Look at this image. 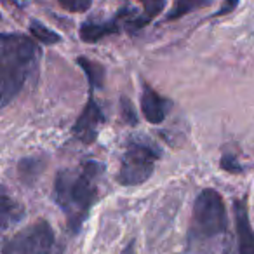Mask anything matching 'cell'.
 Wrapping results in <instances>:
<instances>
[{"label":"cell","instance_id":"1","mask_svg":"<svg viewBox=\"0 0 254 254\" xmlns=\"http://www.w3.org/2000/svg\"><path fill=\"white\" fill-rule=\"evenodd\" d=\"M103 173V164L87 160L78 167L61 169L56 174L54 202L63 211L71 235L80 233L92 205L98 202Z\"/></svg>","mask_w":254,"mask_h":254},{"label":"cell","instance_id":"2","mask_svg":"<svg viewBox=\"0 0 254 254\" xmlns=\"http://www.w3.org/2000/svg\"><path fill=\"white\" fill-rule=\"evenodd\" d=\"M187 249L193 254H228V216L221 195L212 188L198 193L187 233Z\"/></svg>","mask_w":254,"mask_h":254},{"label":"cell","instance_id":"3","mask_svg":"<svg viewBox=\"0 0 254 254\" xmlns=\"http://www.w3.org/2000/svg\"><path fill=\"white\" fill-rule=\"evenodd\" d=\"M40 49L23 33H4L0 39V82L2 108L21 92L30 73L39 66Z\"/></svg>","mask_w":254,"mask_h":254},{"label":"cell","instance_id":"4","mask_svg":"<svg viewBox=\"0 0 254 254\" xmlns=\"http://www.w3.org/2000/svg\"><path fill=\"white\" fill-rule=\"evenodd\" d=\"M159 159V150L145 141H129L126 146L117 180L122 187H138L150 180Z\"/></svg>","mask_w":254,"mask_h":254},{"label":"cell","instance_id":"5","mask_svg":"<svg viewBox=\"0 0 254 254\" xmlns=\"http://www.w3.org/2000/svg\"><path fill=\"white\" fill-rule=\"evenodd\" d=\"M54 249L56 237L53 228L46 219H39L5 239L2 254H54Z\"/></svg>","mask_w":254,"mask_h":254},{"label":"cell","instance_id":"6","mask_svg":"<svg viewBox=\"0 0 254 254\" xmlns=\"http://www.w3.org/2000/svg\"><path fill=\"white\" fill-rule=\"evenodd\" d=\"M103 124V113L99 105L92 98H89L87 105L84 106L80 117L77 119L73 126V134L77 136V139H80L82 143L89 145L98 138L99 126Z\"/></svg>","mask_w":254,"mask_h":254},{"label":"cell","instance_id":"7","mask_svg":"<svg viewBox=\"0 0 254 254\" xmlns=\"http://www.w3.org/2000/svg\"><path fill=\"white\" fill-rule=\"evenodd\" d=\"M233 216H235L237 240H239V254H254V230L249 221V212L244 200L233 202Z\"/></svg>","mask_w":254,"mask_h":254},{"label":"cell","instance_id":"8","mask_svg":"<svg viewBox=\"0 0 254 254\" xmlns=\"http://www.w3.org/2000/svg\"><path fill=\"white\" fill-rule=\"evenodd\" d=\"M141 112L150 124H162L169 112V101L148 84L141 87Z\"/></svg>","mask_w":254,"mask_h":254},{"label":"cell","instance_id":"9","mask_svg":"<svg viewBox=\"0 0 254 254\" xmlns=\"http://www.w3.org/2000/svg\"><path fill=\"white\" fill-rule=\"evenodd\" d=\"M120 16H117L115 19H108V21H87L80 26V39L87 44L98 42V40L105 39L108 35H113L120 30V23H119Z\"/></svg>","mask_w":254,"mask_h":254},{"label":"cell","instance_id":"10","mask_svg":"<svg viewBox=\"0 0 254 254\" xmlns=\"http://www.w3.org/2000/svg\"><path fill=\"white\" fill-rule=\"evenodd\" d=\"M25 218V209L16 200H12L7 195V191L2 190V202H0V221L2 230H7L11 225H16L18 221Z\"/></svg>","mask_w":254,"mask_h":254},{"label":"cell","instance_id":"11","mask_svg":"<svg viewBox=\"0 0 254 254\" xmlns=\"http://www.w3.org/2000/svg\"><path fill=\"white\" fill-rule=\"evenodd\" d=\"M212 4V0H174L173 7H171L169 14H167V21H176V19L187 16L188 12L197 11V9L209 7Z\"/></svg>","mask_w":254,"mask_h":254},{"label":"cell","instance_id":"12","mask_svg":"<svg viewBox=\"0 0 254 254\" xmlns=\"http://www.w3.org/2000/svg\"><path fill=\"white\" fill-rule=\"evenodd\" d=\"M78 64L84 70L87 82L92 89H99L103 87V82H105V68L99 63H94L91 60H85V58H78Z\"/></svg>","mask_w":254,"mask_h":254},{"label":"cell","instance_id":"13","mask_svg":"<svg viewBox=\"0 0 254 254\" xmlns=\"http://www.w3.org/2000/svg\"><path fill=\"white\" fill-rule=\"evenodd\" d=\"M30 33H32L33 39L39 40L40 44H46V46H53V44L61 42V37L56 32H53L51 28H47L46 25L35 21V19L30 23Z\"/></svg>","mask_w":254,"mask_h":254},{"label":"cell","instance_id":"14","mask_svg":"<svg viewBox=\"0 0 254 254\" xmlns=\"http://www.w3.org/2000/svg\"><path fill=\"white\" fill-rule=\"evenodd\" d=\"M138 2H141V5H143V16L150 21V19L155 18L159 12L164 11L167 0H138Z\"/></svg>","mask_w":254,"mask_h":254},{"label":"cell","instance_id":"15","mask_svg":"<svg viewBox=\"0 0 254 254\" xmlns=\"http://www.w3.org/2000/svg\"><path fill=\"white\" fill-rule=\"evenodd\" d=\"M58 4L68 12H85L91 9L92 0H58Z\"/></svg>","mask_w":254,"mask_h":254},{"label":"cell","instance_id":"16","mask_svg":"<svg viewBox=\"0 0 254 254\" xmlns=\"http://www.w3.org/2000/svg\"><path fill=\"white\" fill-rule=\"evenodd\" d=\"M40 171V160L35 159H28V160H23L19 164V173H21V178L25 181H32L33 178L37 176V173Z\"/></svg>","mask_w":254,"mask_h":254},{"label":"cell","instance_id":"17","mask_svg":"<svg viewBox=\"0 0 254 254\" xmlns=\"http://www.w3.org/2000/svg\"><path fill=\"white\" fill-rule=\"evenodd\" d=\"M221 167L233 174L242 173V167H240L239 160H237V157L233 155V153H225V155L221 157Z\"/></svg>","mask_w":254,"mask_h":254},{"label":"cell","instance_id":"18","mask_svg":"<svg viewBox=\"0 0 254 254\" xmlns=\"http://www.w3.org/2000/svg\"><path fill=\"white\" fill-rule=\"evenodd\" d=\"M120 103H122V115H124V119H126V122L131 124V126H134V124L138 122V115H136L131 101L126 99V98H122V101Z\"/></svg>","mask_w":254,"mask_h":254},{"label":"cell","instance_id":"19","mask_svg":"<svg viewBox=\"0 0 254 254\" xmlns=\"http://www.w3.org/2000/svg\"><path fill=\"white\" fill-rule=\"evenodd\" d=\"M237 4H239V0H226V4L223 5V7L219 9L218 12H216V16H223V14H228V12H232L233 9L237 7Z\"/></svg>","mask_w":254,"mask_h":254},{"label":"cell","instance_id":"20","mask_svg":"<svg viewBox=\"0 0 254 254\" xmlns=\"http://www.w3.org/2000/svg\"><path fill=\"white\" fill-rule=\"evenodd\" d=\"M120 254H136V249H134V242H129L126 247L122 249V253Z\"/></svg>","mask_w":254,"mask_h":254},{"label":"cell","instance_id":"21","mask_svg":"<svg viewBox=\"0 0 254 254\" xmlns=\"http://www.w3.org/2000/svg\"><path fill=\"white\" fill-rule=\"evenodd\" d=\"M60 254H61V253H60Z\"/></svg>","mask_w":254,"mask_h":254}]
</instances>
